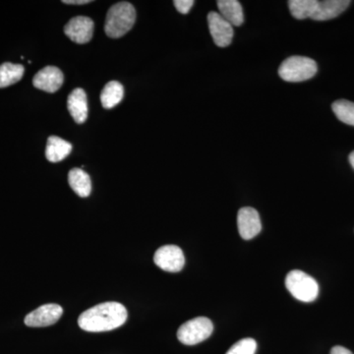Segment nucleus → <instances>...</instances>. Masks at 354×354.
<instances>
[{"instance_id": "nucleus-1", "label": "nucleus", "mask_w": 354, "mask_h": 354, "mask_svg": "<svg viewBox=\"0 0 354 354\" xmlns=\"http://www.w3.org/2000/svg\"><path fill=\"white\" fill-rule=\"evenodd\" d=\"M127 320V310L118 302H104L86 310L78 318V325L86 332H109L121 327Z\"/></svg>"}, {"instance_id": "nucleus-2", "label": "nucleus", "mask_w": 354, "mask_h": 354, "mask_svg": "<svg viewBox=\"0 0 354 354\" xmlns=\"http://www.w3.org/2000/svg\"><path fill=\"white\" fill-rule=\"evenodd\" d=\"M136 21V10L131 3L118 2L109 8L106 14L104 31L109 38L118 39L132 29Z\"/></svg>"}, {"instance_id": "nucleus-3", "label": "nucleus", "mask_w": 354, "mask_h": 354, "mask_svg": "<svg viewBox=\"0 0 354 354\" xmlns=\"http://www.w3.org/2000/svg\"><path fill=\"white\" fill-rule=\"evenodd\" d=\"M318 66L315 60L305 57H290L283 60L279 68V75L283 81L299 83L316 75Z\"/></svg>"}, {"instance_id": "nucleus-4", "label": "nucleus", "mask_w": 354, "mask_h": 354, "mask_svg": "<svg viewBox=\"0 0 354 354\" xmlns=\"http://www.w3.org/2000/svg\"><path fill=\"white\" fill-rule=\"evenodd\" d=\"M286 286L291 295L299 301L309 304L318 297V283L306 272L298 270L288 272L286 279Z\"/></svg>"}, {"instance_id": "nucleus-5", "label": "nucleus", "mask_w": 354, "mask_h": 354, "mask_svg": "<svg viewBox=\"0 0 354 354\" xmlns=\"http://www.w3.org/2000/svg\"><path fill=\"white\" fill-rule=\"evenodd\" d=\"M214 325L205 317H198L187 321L177 330V339L185 346H195L206 341L213 334Z\"/></svg>"}, {"instance_id": "nucleus-6", "label": "nucleus", "mask_w": 354, "mask_h": 354, "mask_svg": "<svg viewBox=\"0 0 354 354\" xmlns=\"http://www.w3.org/2000/svg\"><path fill=\"white\" fill-rule=\"evenodd\" d=\"M153 262L165 272H177L183 269L185 258L178 246L165 245L156 251Z\"/></svg>"}, {"instance_id": "nucleus-7", "label": "nucleus", "mask_w": 354, "mask_h": 354, "mask_svg": "<svg viewBox=\"0 0 354 354\" xmlns=\"http://www.w3.org/2000/svg\"><path fill=\"white\" fill-rule=\"evenodd\" d=\"M64 314V309L58 304H44L25 317L28 327L39 328L53 325Z\"/></svg>"}, {"instance_id": "nucleus-8", "label": "nucleus", "mask_w": 354, "mask_h": 354, "mask_svg": "<svg viewBox=\"0 0 354 354\" xmlns=\"http://www.w3.org/2000/svg\"><path fill=\"white\" fill-rule=\"evenodd\" d=\"M64 32L74 43L87 44L94 34V21L85 16H77L65 25Z\"/></svg>"}, {"instance_id": "nucleus-9", "label": "nucleus", "mask_w": 354, "mask_h": 354, "mask_svg": "<svg viewBox=\"0 0 354 354\" xmlns=\"http://www.w3.org/2000/svg\"><path fill=\"white\" fill-rule=\"evenodd\" d=\"M208 24L212 38L216 46L220 48H227L232 44L234 39V26L228 23L225 18L221 17L218 12H209Z\"/></svg>"}, {"instance_id": "nucleus-10", "label": "nucleus", "mask_w": 354, "mask_h": 354, "mask_svg": "<svg viewBox=\"0 0 354 354\" xmlns=\"http://www.w3.org/2000/svg\"><path fill=\"white\" fill-rule=\"evenodd\" d=\"M237 227L244 241H250L257 236L262 230L259 213L250 207L241 208L237 215Z\"/></svg>"}, {"instance_id": "nucleus-11", "label": "nucleus", "mask_w": 354, "mask_h": 354, "mask_svg": "<svg viewBox=\"0 0 354 354\" xmlns=\"http://www.w3.org/2000/svg\"><path fill=\"white\" fill-rule=\"evenodd\" d=\"M64 76L62 70L55 66H46L39 70L32 79V84L39 90L55 93L64 85Z\"/></svg>"}, {"instance_id": "nucleus-12", "label": "nucleus", "mask_w": 354, "mask_h": 354, "mask_svg": "<svg viewBox=\"0 0 354 354\" xmlns=\"http://www.w3.org/2000/svg\"><path fill=\"white\" fill-rule=\"evenodd\" d=\"M351 1L349 0H324L318 1L315 13L312 19L327 21L334 19L348 8Z\"/></svg>"}, {"instance_id": "nucleus-13", "label": "nucleus", "mask_w": 354, "mask_h": 354, "mask_svg": "<svg viewBox=\"0 0 354 354\" xmlns=\"http://www.w3.org/2000/svg\"><path fill=\"white\" fill-rule=\"evenodd\" d=\"M67 108L75 122H85L88 118L87 95L83 88H78L72 91L67 100Z\"/></svg>"}, {"instance_id": "nucleus-14", "label": "nucleus", "mask_w": 354, "mask_h": 354, "mask_svg": "<svg viewBox=\"0 0 354 354\" xmlns=\"http://www.w3.org/2000/svg\"><path fill=\"white\" fill-rule=\"evenodd\" d=\"M218 10L221 17L225 18L234 27L243 24L244 13L241 2L237 0H218Z\"/></svg>"}, {"instance_id": "nucleus-15", "label": "nucleus", "mask_w": 354, "mask_h": 354, "mask_svg": "<svg viewBox=\"0 0 354 354\" xmlns=\"http://www.w3.org/2000/svg\"><path fill=\"white\" fill-rule=\"evenodd\" d=\"M72 151V145L57 136H50L46 148V158L48 162H58L65 160Z\"/></svg>"}, {"instance_id": "nucleus-16", "label": "nucleus", "mask_w": 354, "mask_h": 354, "mask_svg": "<svg viewBox=\"0 0 354 354\" xmlns=\"http://www.w3.org/2000/svg\"><path fill=\"white\" fill-rule=\"evenodd\" d=\"M68 183L70 187L79 197L90 196L92 191V181L90 176L82 169H72L68 174Z\"/></svg>"}, {"instance_id": "nucleus-17", "label": "nucleus", "mask_w": 354, "mask_h": 354, "mask_svg": "<svg viewBox=\"0 0 354 354\" xmlns=\"http://www.w3.org/2000/svg\"><path fill=\"white\" fill-rule=\"evenodd\" d=\"M124 88L118 81H111L104 86L101 94V102L104 109H113L122 101Z\"/></svg>"}, {"instance_id": "nucleus-18", "label": "nucleus", "mask_w": 354, "mask_h": 354, "mask_svg": "<svg viewBox=\"0 0 354 354\" xmlns=\"http://www.w3.org/2000/svg\"><path fill=\"white\" fill-rule=\"evenodd\" d=\"M24 66L21 64L6 62L0 65V88L9 87L19 82L24 75Z\"/></svg>"}, {"instance_id": "nucleus-19", "label": "nucleus", "mask_w": 354, "mask_h": 354, "mask_svg": "<svg viewBox=\"0 0 354 354\" xmlns=\"http://www.w3.org/2000/svg\"><path fill=\"white\" fill-rule=\"evenodd\" d=\"M317 6H318L317 0H290L288 1L291 15L298 20L312 18L315 13Z\"/></svg>"}, {"instance_id": "nucleus-20", "label": "nucleus", "mask_w": 354, "mask_h": 354, "mask_svg": "<svg viewBox=\"0 0 354 354\" xmlns=\"http://www.w3.org/2000/svg\"><path fill=\"white\" fill-rule=\"evenodd\" d=\"M332 109L342 122L354 127V102L339 100L333 104Z\"/></svg>"}, {"instance_id": "nucleus-21", "label": "nucleus", "mask_w": 354, "mask_h": 354, "mask_svg": "<svg viewBox=\"0 0 354 354\" xmlns=\"http://www.w3.org/2000/svg\"><path fill=\"white\" fill-rule=\"evenodd\" d=\"M256 351L257 342L251 337H247L234 344L225 354H255Z\"/></svg>"}, {"instance_id": "nucleus-22", "label": "nucleus", "mask_w": 354, "mask_h": 354, "mask_svg": "<svg viewBox=\"0 0 354 354\" xmlns=\"http://www.w3.org/2000/svg\"><path fill=\"white\" fill-rule=\"evenodd\" d=\"M195 2L193 0H174V4L178 11L181 14L189 13L191 8L194 6Z\"/></svg>"}, {"instance_id": "nucleus-23", "label": "nucleus", "mask_w": 354, "mask_h": 354, "mask_svg": "<svg viewBox=\"0 0 354 354\" xmlns=\"http://www.w3.org/2000/svg\"><path fill=\"white\" fill-rule=\"evenodd\" d=\"M330 354H353L349 349L344 348V346H334L330 351Z\"/></svg>"}, {"instance_id": "nucleus-24", "label": "nucleus", "mask_w": 354, "mask_h": 354, "mask_svg": "<svg viewBox=\"0 0 354 354\" xmlns=\"http://www.w3.org/2000/svg\"><path fill=\"white\" fill-rule=\"evenodd\" d=\"M65 4H72V6H83V4L91 3V0H64Z\"/></svg>"}, {"instance_id": "nucleus-25", "label": "nucleus", "mask_w": 354, "mask_h": 354, "mask_svg": "<svg viewBox=\"0 0 354 354\" xmlns=\"http://www.w3.org/2000/svg\"><path fill=\"white\" fill-rule=\"evenodd\" d=\"M348 160L349 162H351V167H353L354 169V151L351 153V155H349Z\"/></svg>"}]
</instances>
